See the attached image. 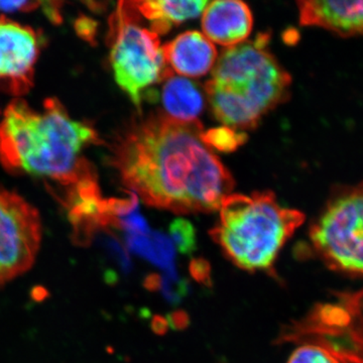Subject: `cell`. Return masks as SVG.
I'll return each mask as SVG.
<instances>
[{
  "instance_id": "cell-1",
  "label": "cell",
  "mask_w": 363,
  "mask_h": 363,
  "mask_svg": "<svg viewBox=\"0 0 363 363\" xmlns=\"http://www.w3.org/2000/svg\"><path fill=\"white\" fill-rule=\"evenodd\" d=\"M200 121L154 112L133 121L112 143L111 162L145 204L178 214L219 210L234 180L202 138Z\"/></svg>"
},
{
  "instance_id": "cell-2",
  "label": "cell",
  "mask_w": 363,
  "mask_h": 363,
  "mask_svg": "<svg viewBox=\"0 0 363 363\" xmlns=\"http://www.w3.org/2000/svg\"><path fill=\"white\" fill-rule=\"evenodd\" d=\"M99 142L89 123L76 121L57 98L43 111L14 98L0 123V164L7 171L47 178L69 191L97 183L83 150Z\"/></svg>"
},
{
  "instance_id": "cell-3",
  "label": "cell",
  "mask_w": 363,
  "mask_h": 363,
  "mask_svg": "<svg viewBox=\"0 0 363 363\" xmlns=\"http://www.w3.org/2000/svg\"><path fill=\"white\" fill-rule=\"evenodd\" d=\"M262 33L222 52L205 90L212 111L227 128L252 130L290 95L292 77L272 54Z\"/></svg>"
},
{
  "instance_id": "cell-4",
  "label": "cell",
  "mask_w": 363,
  "mask_h": 363,
  "mask_svg": "<svg viewBox=\"0 0 363 363\" xmlns=\"http://www.w3.org/2000/svg\"><path fill=\"white\" fill-rule=\"evenodd\" d=\"M212 238L235 266L269 271L279 252L305 221L298 210L281 206L269 191L230 194L221 203Z\"/></svg>"
},
{
  "instance_id": "cell-5",
  "label": "cell",
  "mask_w": 363,
  "mask_h": 363,
  "mask_svg": "<svg viewBox=\"0 0 363 363\" xmlns=\"http://www.w3.org/2000/svg\"><path fill=\"white\" fill-rule=\"evenodd\" d=\"M140 16L133 2H121L111 23L114 78L138 108L143 91L173 75L164 62L159 35L138 25Z\"/></svg>"
},
{
  "instance_id": "cell-6",
  "label": "cell",
  "mask_w": 363,
  "mask_h": 363,
  "mask_svg": "<svg viewBox=\"0 0 363 363\" xmlns=\"http://www.w3.org/2000/svg\"><path fill=\"white\" fill-rule=\"evenodd\" d=\"M309 236L329 269L363 279V181L334 189Z\"/></svg>"
},
{
  "instance_id": "cell-7",
  "label": "cell",
  "mask_w": 363,
  "mask_h": 363,
  "mask_svg": "<svg viewBox=\"0 0 363 363\" xmlns=\"http://www.w3.org/2000/svg\"><path fill=\"white\" fill-rule=\"evenodd\" d=\"M42 236L37 208L16 193L0 188V288L32 269Z\"/></svg>"
},
{
  "instance_id": "cell-8",
  "label": "cell",
  "mask_w": 363,
  "mask_h": 363,
  "mask_svg": "<svg viewBox=\"0 0 363 363\" xmlns=\"http://www.w3.org/2000/svg\"><path fill=\"white\" fill-rule=\"evenodd\" d=\"M40 48L32 28L0 18V89L16 98L30 91Z\"/></svg>"
},
{
  "instance_id": "cell-9",
  "label": "cell",
  "mask_w": 363,
  "mask_h": 363,
  "mask_svg": "<svg viewBox=\"0 0 363 363\" xmlns=\"http://www.w3.org/2000/svg\"><path fill=\"white\" fill-rule=\"evenodd\" d=\"M253 16L247 4L238 0L209 2L203 11L202 30L210 42L231 48L247 40Z\"/></svg>"
},
{
  "instance_id": "cell-10",
  "label": "cell",
  "mask_w": 363,
  "mask_h": 363,
  "mask_svg": "<svg viewBox=\"0 0 363 363\" xmlns=\"http://www.w3.org/2000/svg\"><path fill=\"white\" fill-rule=\"evenodd\" d=\"M300 23L343 38L363 35V1H298Z\"/></svg>"
},
{
  "instance_id": "cell-11",
  "label": "cell",
  "mask_w": 363,
  "mask_h": 363,
  "mask_svg": "<svg viewBox=\"0 0 363 363\" xmlns=\"http://www.w3.org/2000/svg\"><path fill=\"white\" fill-rule=\"evenodd\" d=\"M167 66L185 77H201L217 61L215 45L197 30H188L162 47Z\"/></svg>"
},
{
  "instance_id": "cell-12",
  "label": "cell",
  "mask_w": 363,
  "mask_h": 363,
  "mask_svg": "<svg viewBox=\"0 0 363 363\" xmlns=\"http://www.w3.org/2000/svg\"><path fill=\"white\" fill-rule=\"evenodd\" d=\"M162 87V101L167 114L177 121L193 123L204 108V98L195 83L187 78L169 76Z\"/></svg>"
},
{
  "instance_id": "cell-13",
  "label": "cell",
  "mask_w": 363,
  "mask_h": 363,
  "mask_svg": "<svg viewBox=\"0 0 363 363\" xmlns=\"http://www.w3.org/2000/svg\"><path fill=\"white\" fill-rule=\"evenodd\" d=\"M209 4L205 0L191 1H133L136 11L150 21V30L159 35H164L175 26L184 21L197 18Z\"/></svg>"
},
{
  "instance_id": "cell-14",
  "label": "cell",
  "mask_w": 363,
  "mask_h": 363,
  "mask_svg": "<svg viewBox=\"0 0 363 363\" xmlns=\"http://www.w3.org/2000/svg\"><path fill=\"white\" fill-rule=\"evenodd\" d=\"M131 247L145 259L168 269L169 274L176 276L174 269V247L172 241L161 233L135 234L130 236Z\"/></svg>"
},
{
  "instance_id": "cell-15",
  "label": "cell",
  "mask_w": 363,
  "mask_h": 363,
  "mask_svg": "<svg viewBox=\"0 0 363 363\" xmlns=\"http://www.w3.org/2000/svg\"><path fill=\"white\" fill-rule=\"evenodd\" d=\"M202 138L211 149L214 147L220 152H230L242 145L247 140V135L243 131L222 126L203 131Z\"/></svg>"
},
{
  "instance_id": "cell-16",
  "label": "cell",
  "mask_w": 363,
  "mask_h": 363,
  "mask_svg": "<svg viewBox=\"0 0 363 363\" xmlns=\"http://www.w3.org/2000/svg\"><path fill=\"white\" fill-rule=\"evenodd\" d=\"M169 238L175 243L179 252L184 255L196 250V233L194 226L185 219L178 218L169 225Z\"/></svg>"
},
{
  "instance_id": "cell-17",
  "label": "cell",
  "mask_w": 363,
  "mask_h": 363,
  "mask_svg": "<svg viewBox=\"0 0 363 363\" xmlns=\"http://www.w3.org/2000/svg\"><path fill=\"white\" fill-rule=\"evenodd\" d=\"M288 363H341L331 351L317 344L306 343L294 351Z\"/></svg>"
},
{
  "instance_id": "cell-18",
  "label": "cell",
  "mask_w": 363,
  "mask_h": 363,
  "mask_svg": "<svg viewBox=\"0 0 363 363\" xmlns=\"http://www.w3.org/2000/svg\"><path fill=\"white\" fill-rule=\"evenodd\" d=\"M42 6L40 1H0V11L6 13H16V11H28L37 9Z\"/></svg>"
},
{
  "instance_id": "cell-19",
  "label": "cell",
  "mask_w": 363,
  "mask_h": 363,
  "mask_svg": "<svg viewBox=\"0 0 363 363\" xmlns=\"http://www.w3.org/2000/svg\"><path fill=\"white\" fill-rule=\"evenodd\" d=\"M191 269H192L193 276L196 279L201 281H209V267H208L206 262H203V260H194L192 262Z\"/></svg>"
},
{
  "instance_id": "cell-20",
  "label": "cell",
  "mask_w": 363,
  "mask_h": 363,
  "mask_svg": "<svg viewBox=\"0 0 363 363\" xmlns=\"http://www.w3.org/2000/svg\"><path fill=\"white\" fill-rule=\"evenodd\" d=\"M58 2H42L44 6V13L52 23H61V14H60V9Z\"/></svg>"
}]
</instances>
